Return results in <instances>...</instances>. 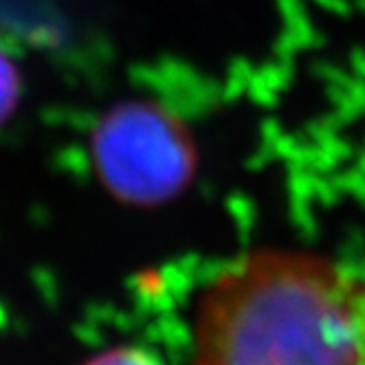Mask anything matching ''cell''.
<instances>
[{
  "label": "cell",
  "instance_id": "cell-1",
  "mask_svg": "<svg viewBox=\"0 0 365 365\" xmlns=\"http://www.w3.org/2000/svg\"><path fill=\"white\" fill-rule=\"evenodd\" d=\"M194 365H365V273L289 249L233 259L198 297Z\"/></svg>",
  "mask_w": 365,
  "mask_h": 365
},
{
  "label": "cell",
  "instance_id": "cell-2",
  "mask_svg": "<svg viewBox=\"0 0 365 365\" xmlns=\"http://www.w3.org/2000/svg\"><path fill=\"white\" fill-rule=\"evenodd\" d=\"M103 182L128 202L172 198L194 172V148L182 125L152 103H123L103 119L93 139Z\"/></svg>",
  "mask_w": 365,
  "mask_h": 365
},
{
  "label": "cell",
  "instance_id": "cell-3",
  "mask_svg": "<svg viewBox=\"0 0 365 365\" xmlns=\"http://www.w3.org/2000/svg\"><path fill=\"white\" fill-rule=\"evenodd\" d=\"M82 365H163V361L141 346H113L91 356Z\"/></svg>",
  "mask_w": 365,
  "mask_h": 365
},
{
  "label": "cell",
  "instance_id": "cell-4",
  "mask_svg": "<svg viewBox=\"0 0 365 365\" xmlns=\"http://www.w3.org/2000/svg\"><path fill=\"white\" fill-rule=\"evenodd\" d=\"M16 99H18V75L11 62L0 51V121H3L5 115L11 113Z\"/></svg>",
  "mask_w": 365,
  "mask_h": 365
}]
</instances>
